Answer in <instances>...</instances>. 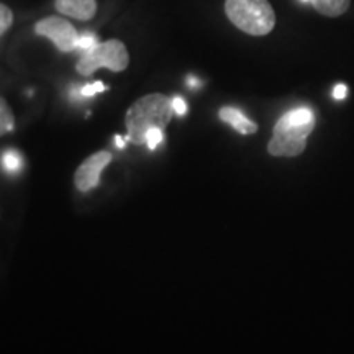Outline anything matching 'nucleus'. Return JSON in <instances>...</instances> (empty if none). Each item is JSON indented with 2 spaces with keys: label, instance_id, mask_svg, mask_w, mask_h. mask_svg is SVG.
Wrapping results in <instances>:
<instances>
[{
  "label": "nucleus",
  "instance_id": "f257e3e1",
  "mask_svg": "<svg viewBox=\"0 0 354 354\" xmlns=\"http://www.w3.org/2000/svg\"><path fill=\"white\" fill-rule=\"evenodd\" d=\"M172 113V99L165 94H149L141 97L128 109L125 117L127 141L131 145H146V136L153 130H166Z\"/></svg>",
  "mask_w": 354,
  "mask_h": 354
},
{
  "label": "nucleus",
  "instance_id": "f03ea898",
  "mask_svg": "<svg viewBox=\"0 0 354 354\" xmlns=\"http://www.w3.org/2000/svg\"><path fill=\"white\" fill-rule=\"evenodd\" d=\"M315 128V115L312 109H292L279 118L274 127V135L268 145L272 156L294 158L304 153L310 133Z\"/></svg>",
  "mask_w": 354,
  "mask_h": 354
},
{
  "label": "nucleus",
  "instance_id": "7ed1b4c3",
  "mask_svg": "<svg viewBox=\"0 0 354 354\" xmlns=\"http://www.w3.org/2000/svg\"><path fill=\"white\" fill-rule=\"evenodd\" d=\"M225 13L238 30L253 37L269 35L276 26V13L269 0H225Z\"/></svg>",
  "mask_w": 354,
  "mask_h": 354
},
{
  "label": "nucleus",
  "instance_id": "20e7f679",
  "mask_svg": "<svg viewBox=\"0 0 354 354\" xmlns=\"http://www.w3.org/2000/svg\"><path fill=\"white\" fill-rule=\"evenodd\" d=\"M130 63L127 46L120 39H109L105 43H97L92 50L84 53L77 63V73L81 76H91L97 69L107 68L113 73L127 69Z\"/></svg>",
  "mask_w": 354,
  "mask_h": 354
},
{
  "label": "nucleus",
  "instance_id": "39448f33",
  "mask_svg": "<svg viewBox=\"0 0 354 354\" xmlns=\"http://www.w3.org/2000/svg\"><path fill=\"white\" fill-rule=\"evenodd\" d=\"M35 33L51 39L57 50L63 53L77 50L79 35L76 28L61 17H46V19L39 20L35 25Z\"/></svg>",
  "mask_w": 354,
  "mask_h": 354
},
{
  "label": "nucleus",
  "instance_id": "423d86ee",
  "mask_svg": "<svg viewBox=\"0 0 354 354\" xmlns=\"http://www.w3.org/2000/svg\"><path fill=\"white\" fill-rule=\"evenodd\" d=\"M112 161V154L109 151H100L92 154L91 158H87L86 161L79 166L76 172V185L82 192H88L94 187H97L100 179V172L104 171V167Z\"/></svg>",
  "mask_w": 354,
  "mask_h": 354
},
{
  "label": "nucleus",
  "instance_id": "0eeeda50",
  "mask_svg": "<svg viewBox=\"0 0 354 354\" xmlns=\"http://www.w3.org/2000/svg\"><path fill=\"white\" fill-rule=\"evenodd\" d=\"M56 10L73 19L87 21L94 19L97 12L95 0H56Z\"/></svg>",
  "mask_w": 354,
  "mask_h": 354
},
{
  "label": "nucleus",
  "instance_id": "6e6552de",
  "mask_svg": "<svg viewBox=\"0 0 354 354\" xmlns=\"http://www.w3.org/2000/svg\"><path fill=\"white\" fill-rule=\"evenodd\" d=\"M220 118L241 135H253L258 131V125L251 122L241 110L234 107H223L220 110Z\"/></svg>",
  "mask_w": 354,
  "mask_h": 354
},
{
  "label": "nucleus",
  "instance_id": "1a4fd4ad",
  "mask_svg": "<svg viewBox=\"0 0 354 354\" xmlns=\"http://www.w3.org/2000/svg\"><path fill=\"white\" fill-rule=\"evenodd\" d=\"M310 3L320 15L336 19V17H342L343 13L348 12L351 0H312Z\"/></svg>",
  "mask_w": 354,
  "mask_h": 354
},
{
  "label": "nucleus",
  "instance_id": "9d476101",
  "mask_svg": "<svg viewBox=\"0 0 354 354\" xmlns=\"http://www.w3.org/2000/svg\"><path fill=\"white\" fill-rule=\"evenodd\" d=\"M2 166L8 174H19L24 167V158L17 149H7L2 154Z\"/></svg>",
  "mask_w": 354,
  "mask_h": 354
},
{
  "label": "nucleus",
  "instance_id": "9b49d317",
  "mask_svg": "<svg viewBox=\"0 0 354 354\" xmlns=\"http://www.w3.org/2000/svg\"><path fill=\"white\" fill-rule=\"evenodd\" d=\"M15 127V117H13L12 109L8 107L7 100L0 97V136L12 131Z\"/></svg>",
  "mask_w": 354,
  "mask_h": 354
},
{
  "label": "nucleus",
  "instance_id": "f8f14e48",
  "mask_svg": "<svg viewBox=\"0 0 354 354\" xmlns=\"http://www.w3.org/2000/svg\"><path fill=\"white\" fill-rule=\"evenodd\" d=\"M13 24V13L6 3H0V37L8 32Z\"/></svg>",
  "mask_w": 354,
  "mask_h": 354
},
{
  "label": "nucleus",
  "instance_id": "ddd939ff",
  "mask_svg": "<svg viewBox=\"0 0 354 354\" xmlns=\"http://www.w3.org/2000/svg\"><path fill=\"white\" fill-rule=\"evenodd\" d=\"M97 43H99V41H97L95 35H92V33H84V35H81V37H79L77 50H81L82 55H84V53H87L88 50H92V48H94Z\"/></svg>",
  "mask_w": 354,
  "mask_h": 354
},
{
  "label": "nucleus",
  "instance_id": "4468645a",
  "mask_svg": "<svg viewBox=\"0 0 354 354\" xmlns=\"http://www.w3.org/2000/svg\"><path fill=\"white\" fill-rule=\"evenodd\" d=\"M162 141H165V131L162 130H153L148 133V136H146V146H148L151 151L156 149Z\"/></svg>",
  "mask_w": 354,
  "mask_h": 354
},
{
  "label": "nucleus",
  "instance_id": "2eb2a0df",
  "mask_svg": "<svg viewBox=\"0 0 354 354\" xmlns=\"http://www.w3.org/2000/svg\"><path fill=\"white\" fill-rule=\"evenodd\" d=\"M105 88H107V87H105L102 82L88 84V86H84L81 91H79V95H81V97H92V95L99 94V92H104Z\"/></svg>",
  "mask_w": 354,
  "mask_h": 354
},
{
  "label": "nucleus",
  "instance_id": "dca6fc26",
  "mask_svg": "<svg viewBox=\"0 0 354 354\" xmlns=\"http://www.w3.org/2000/svg\"><path fill=\"white\" fill-rule=\"evenodd\" d=\"M172 109H174L176 115L183 117V115H185V112H187V104H185L183 97H174V99H172Z\"/></svg>",
  "mask_w": 354,
  "mask_h": 354
},
{
  "label": "nucleus",
  "instance_id": "f3484780",
  "mask_svg": "<svg viewBox=\"0 0 354 354\" xmlns=\"http://www.w3.org/2000/svg\"><path fill=\"white\" fill-rule=\"evenodd\" d=\"M348 94V87L344 86V84H338V86H335L333 88V97L336 100H343L344 97Z\"/></svg>",
  "mask_w": 354,
  "mask_h": 354
},
{
  "label": "nucleus",
  "instance_id": "a211bd4d",
  "mask_svg": "<svg viewBox=\"0 0 354 354\" xmlns=\"http://www.w3.org/2000/svg\"><path fill=\"white\" fill-rule=\"evenodd\" d=\"M125 141L127 140H123L122 136H115V143H117L118 148H123V146H125Z\"/></svg>",
  "mask_w": 354,
  "mask_h": 354
},
{
  "label": "nucleus",
  "instance_id": "6ab92c4d",
  "mask_svg": "<svg viewBox=\"0 0 354 354\" xmlns=\"http://www.w3.org/2000/svg\"><path fill=\"white\" fill-rule=\"evenodd\" d=\"M300 2H304V3H308V2H312V0H300Z\"/></svg>",
  "mask_w": 354,
  "mask_h": 354
}]
</instances>
